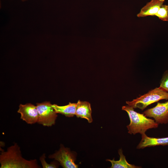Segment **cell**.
Masks as SVG:
<instances>
[{"mask_svg": "<svg viewBox=\"0 0 168 168\" xmlns=\"http://www.w3.org/2000/svg\"><path fill=\"white\" fill-rule=\"evenodd\" d=\"M0 154V168H40L36 159L24 158L20 148L17 143L9 147L6 151L1 149Z\"/></svg>", "mask_w": 168, "mask_h": 168, "instance_id": "cell-1", "label": "cell"}, {"mask_svg": "<svg viewBox=\"0 0 168 168\" xmlns=\"http://www.w3.org/2000/svg\"><path fill=\"white\" fill-rule=\"evenodd\" d=\"M122 110L128 114L130 120V124L127 126L128 133L135 135L139 133H145L150 129L156 128L158 124L155 120L147 117L143 114L135 111L134 108L128 105L123 106Z\"/></svg>", "mask_w": 168, "mask_h": 168, "instance_id": "cell-2", "label": "cell"}, {"mask_svg": "<svg viewBox=\"0 0 168 168\" xmlns=\"http://www.w3.org/2000/svg\"><path fill=\"white\" fill-rule=\"evenodd\" d=\"M162 100H168V92L159 86L126 103L134 108H138L143 110L149 105Z\"/></svg>", "mask_w": 168, "mask_h": 168, "instance_id": "cell-3", "label": "cell"}, {"mask_svg": "<svg viewBox=\"0 0 168 168\" xmlns=\"http://www.w3.org/2000/svg\"><path fill=\"white\" fill-rule=\"evenodd\" d=\"M36 107L38 114V123L48 127L55 124L58 115L49 101L37 103Z\"/></svg>", "mask_w": 168, "mask_h": 168, "instance_id": "cell-4", "label": "cell"}, {"mask_svg": "<svg viewBox=\"0 0 168 168\" xmlns=\"http://www.w3.org/2000/svg\"><path fill=\"white\" fill-rule=\"evenodd\" d=\"M48 158L57 161L64 168H77L78 166L75 163L76 154L62 144H61L59 150L49 155Z\"/></svg>", "mask_w": 168, "mask_h": 168, "instance_id": "cell-5", "label": "cell"}, {"mask_svg": "<svg viewBox=\"0 0 168 168\" xmlns=\"http://www.w3.org/2000/svg\"><path fill=\"white\" fill-rule=\"evenodd\" d=\"M143 114L146 117L152 118L158 124L168 123V100L157 103L155 107L145 110Z\"/></svg>", "mask_w": 168, "mask_h": 168, "instance_id": "cell-6", "label": "cell"}, {"mask_svg": "<svg viewBox=\"0 0 168 168\" xmlns=\"http://www.w3.org/2000/svg\"><path fill=\"white\" fill-rule=\"evenodd\" d=\"M17 112L21 114V119L28 124H32L37 123L38 114L36 106L28 103L20 104Z\"/></svg>", "mask_w": 168, "mask_h": 168, "instance_id": "cell-7", "label": "cell"}, {"mask_svg": "<svg viewBox=\"0 0 168 168\" xmlns=\"http://www.w3.org/2000/svg\"><path fill=\"white\" fill-rule=\"evenodd\" d=\"M141 141L137 146V149L157 146H168V137L161 138L150 137L144 133L141 135Z\"/></svg>", "mask_w": 168, "mask_h": 168, "instance_id": "cell-8", "label": "cell"}, {"mask_svg": "<svg viewBox=\"0 0 168 168\" xmlns=\"http://www.w3.org/2000/svg\"><path fill=\"white\" fill-rule=\"evenodd\" d=\"M165 0H151L142 7L137 16L138 17H143L148 16H155L161 6Z\"/></svg>", "mask_w": 168, "mask_h": 168, "instance_id": "cell-9", "label": "cell"}, {"mask_svg": "<svg viewBox=\"0 0 168 168\" xmlns=\"http://www.w3.org/2000/svg\"><path fill=\"white\" fill-rule=\"evenodd\" d=\"M91 109L88 102L78 100L76 103L75 115L77 118L86 119L89 123L92 122Z\"/></svg>", "mask_w": 168, "mask_h": 168, "instance_id": "cell-10", "label": "cell"}, {"mask_svg": "<svg viewBox=\"0 0 168 168\" xmlns=\"http://www.w3.org/2000/svg\"><path fill=\"white\" fill-rule=\"evenodd\" d=\"M118 154L119 156V159L115 161L114 158L112 160L107 159V161L110 162L111 164V168H140L142 167L136 166L133 164L129 163L127 161L125 156L123 154L121 149L118 150Z\"/></svg>", "mask_w": 168, "mask_h": 168, "instance_id": "cell-11", "label": "cell"}, {"mask_svg": "<svg viewBox=\"0 0 168 168\" xmlns=\"http://www.w3.org/2000/svg\"><path fill=\"white\" fill-rule=\"evenodd\" d=\"M76 106V103L71 102L64 106L52 104V106L56 113L61 114L68 117H73L75 115Z\"/></svg>", "mask_w": 168, "mask_h": 168, "instance_id": "cell-12", "label": "cell"}, {"mask_svg": "<svg viewBox=\"0 0 168 168\" xmlns=\"http://www.w3.org/2000/svg\"><path fill=\"white\" fill-rule=\"evenodd\" d=\"M155 16L163 21H168V5H162Z\"/></svg>", "mask_w": 168, "mask_h": 168, "instance_id": "cell-13", "label": "cell"}, {"mask_svg": "<svg viewBox=\"0 0 168 168\" xmlns=\"http://www.w3.org/2000/svg\"><path fill=\"white\" fill-rule=\"evenodd\" d=\"M46 155L43 154L40 158V160L43 168H57L60 165L59 163L56 160L48 163L45 161Z\"/></svg>", "mask_w": 168, "mask_h": 168, "instance_id": "cell-14", "label": "cell"}, {"mask_svg": "<svg viewBox=\"0 0 168 168\" xmlns=\"http://www.w3.org/2000/svg\"><path fill=\"white\" fill-rule=\"evenodd\" d=\"M160 83V87L168 92V70L164 72Z\"/></svg>", "mask_w": 168, "mask_h": 168, "instance_id": "cell-15", "label": "cell"}, {"mask_svg": "<svg viewBox=\"0 0 168 168\" xmlns=\"http://www.w3.org/2000/svg\"><path fill=\"white\" fill-rule=\"evenodd\" d=\"M22 2H24L27 1L28 0H21Z\"/></svg>", "mask_w": 168, "mask_h": 168, "instance_id": "cell-16", "label": "cell"}]
</instances>
